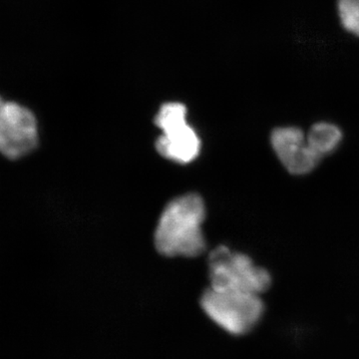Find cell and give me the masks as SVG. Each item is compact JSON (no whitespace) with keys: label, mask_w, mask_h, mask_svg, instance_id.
<instances>
[{"label":"cell","mask_w":359,"mask_h":359,"mask_svg":"<svg viewBox=\"0 0 359 359\" xmlns=\"http://www.w3.org/2000/svg\"><path fill=\"white\" fill-rule=\"evenodd\" d=\"M205 216L204 202L196 194L170 202L156 229V249L166 257L199 256L205 249L202 231Z\"/></svg>","instance_id":"6da1fadb"},{"label":"cell","mask_w":359,"mask_h":359,"mask_svg":"<svg viewBox=\"0 0 359 359\" xmlns=\"http://www.w3.org/2000/svg\"><path fill=\"white\" fill-rule=\"evenodd\" d=\"M205 316L226 334L241 337L252 332L264 313L259 294L210 287L201 299Z\"/></svg>","instance_id":"7a4b0ae2"},{"label":"cell","mask_w":359,"mask_h":359,"mask_svg":"<svg viewBox=\"0 0 359 359\" xmlns=\"http://www.w3.org/2000/svg\"><path fill=\"white\" fill-rule=\"evenodd\" d=\"M211 287L238 290L261 295L271 287V273L257 266L247 255L233 252L222 245L212 250L209 257Z\"/></svg>","instance_id":"3957f363"},{"label":"cell","mask_w":359,"mask_h":359,"mask_svg":"<svg viewBox=\"0 0 359 359\" xmlns=\"http://www.w3.org/2000/svg\"><path fill=\"white\" fill-rule=\"evenodd\" d=\"M39 144L36 112L25 103L6 99L0 112V156L16 162L32 154Z\"/></svg>","instance_id":"277c9868"},{"label":"cell","mask_w":359,"mask_h":359,"mask_svg":"<svg viewBox=\"0 0 359 359\" xmlns=\"http://www.w3.org/2000/svg\"><path fill=\"white\" fill-rule=\"evenodd\" d=\"M155 123L161 130L156 148L163 157L188 164L200 154L201 141L187 122V109L181 103H166L160 108Z\"/></svg>","instance_id":"5b68a950"},{"label":"cell","mask_w":359,"mask_h":359,"mask_svg":"<svg viewBox=\"0 0 359 359\" xmlns=\"http://www.w3.org/2000/svg\"><path fill=\"white\" fill-rule=\"evenodd\" d=\"M271 144L283 166L294 176L311 173L323 160L309 147L299 127H276L271 131Z\"/></svg>","instance_id":"8992f818"},{"label":"cell","mask_w":359,"mask_h":359,"mask_svg":"<svg viewBox=\"0 0 359 359\" xmlns=\"http://www.w3.org/2000/svg\"><path fill=\"white\" fill-rule=\"evenodd\" d=\"M344 139L342 130L334 123H316L306 135V142L321 159L335 152Z\"/></svg>","instance_id":"52a82bcc"},{"label":"cell","mask_w":359,"mask_h":359,"mask_svg":"<svg viewBox=\"0 0 359 359\" xmlns=\"http://www.w3.org/2000/svg\"><path fill=\"white\" fill-rule=\"evenodd\" d=\"M337 9L344 29L359 39V0H337Z\"/></svg>","instance_id":"ba28073f"},{"label":"cell","mask_w":359,"mask_h":359,"mask_svg":"<svg viewBox=\"0 0 359 359\" xmlns=\"http://www.w3.org/2000/svg\"><path fill=\"white\" fill-rule=\"evenodd\" d=\"M6 98L4 95L0 94V111H1L2 107H4V104L6 103Z\"/></svg>","instance_id":"9c48e42d"}]
</instances>
